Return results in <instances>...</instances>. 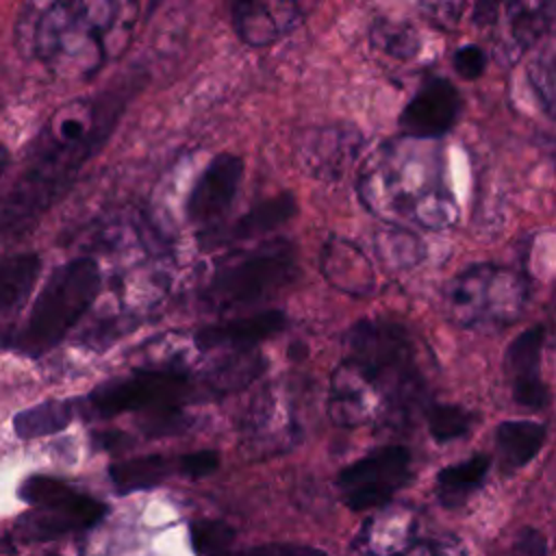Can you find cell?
<instances>
[{"label": "cell", "mask_w": 556, "mask_h": 556, "mask_svg": "<svg viewBox=\"0 0 556 556\" xmlns=\"http://www.w3.org/2000/svg\"><path fill=\"white\" fill-rule=\"evenodd\" d=\"M100 282V267L93 258L80 256L56 267L9 345L30 358L56 348L93 304Z\"/></svg>", "instance_id": "3957f363"}, {"label": "cell", "mask_w": 556, "mask_h": 556, "mask_svg": "<svg viewBox=\"0 0 556 556\" xmlns=\"http://www.w3.org/2000/svg\"><path fill=\"white\" fill-rule=\"evenodd\" d=\"M298 211L295 198L291 193H280L274 198L263 200L254 208H250L245 215H241L228 232H224V241H241L256 235H265L276 230L278 226L287 224Z\"/></svg>", "instance_id": "ac0fdd59"}, {"label": "cell", "mask_w": 556, "mask_h": 556, "mask_svg": "<svg viewBox=\"0 0 556 556\" xmlns=\"http://www.w3.org/2000/svg\"><path fill=\"white\" fill-rule=\"evenodd\" d=\"M243 178V161L237 154H217L195 180L187 198V217L206 226L219 219L232 204Z\"/></svg>", "instance_id": "30bf717a"}, {"label": "cell", "mask_w": 556, "mask_h": 556, "mask_svg": "<svg viewBox=\"0 0 556 556\" xmlns=\"http://www.w3.org/2000/svg\"><path fill=\"white\" fill-rule=\"evenodd\" d=\"M321 0H237L232 26L248 46L263 48L293 33Z\"/></svg>", "instance_id": "52a82bcc"}, {"label": "cell", "mask_w": 556, "mask_h": 556, "mask_svg": "<svg viewBox=\"0 0 556 556\" xmlns=\"http://www.w3.org/2000/svg\"><path fill=\"white\" fill-rule=\"evenodd\" d=\"M83 491H78L76 486H72L70 482L61 480V478H52V476H28L20 486H17V495L22 502L30 504V506H48V504H61L67 500H74L76 495H80Z\"/></svg>", "instance_id": "603a6c76"}, {"label": "cell", "mask_w": 556, "mask_h": 556, "mask_svg": "<svg viewBox=\"0 0 556 556\" xmlns=\"http://www.w3.org/2000/svg\"><path fill=\"white\" fill-rule=\"evenodd\" d=\"M222 556H326V552L308 547V545H293V543H269L256 545L239 552H226Z\"/></svg>", "instance_id": "4316f807"}, {"label": "cell", "mask_w": 556, "mask_h": 556, "mask_svg": "<svg viewBox=\"0 0 556 556\" xmlns=\"http://www.w3.org/2000/svg\"><path fill=\"white\" fill-rule=\"evenodd\" d=\"M163 0H148V13H154V9L161 4Z\"/></svg>", "instance_id": "1f68e13d"}, {"label": "cell", "mask_w": 556, "mask_h": 556, "mask_svg": "<svg viewBox=\"0 0 556 556\" xmlns=\"http://www.w3.org/2000/svg\"><path fill=\"white\" fill-rule=\"evenodd\" d=\"M191 395L193 384L182 371H137L98 384L87 397H78V417L109 419L128 410L172 408Z\"/></svg>", "instance_id": "277c9868"}, {"label": "cell", "mask_w": 556, "mask_h": 556, "mask_svg": "<svg viewBox=\"0 0 556 556\" xmlns=\"http://www.w3.org/2000/svg\"><path fill=\"white\" fill-rule=\"evenodd\" d=\"M91 443L96 450H104V452H113V450H122L130 445V437L122 430H96L91 434Z\"/></svg>", "instance_id": "f546056e"}, {"label": "cell", "mask_w": 556, "mask_h": 556, "mask_svg": "<svg viewBox=\"0 0 556 556\" xmlns=\"http://www.w3.org/2000/svg\"><path fill=\"white\" fill-rule=\"evenodd\" d=\"M41 269V258L35 252L13 254L0 261V315L17 311L30 295Z\"/></svg>", "instance_id": "e0dca14e"}, {"label": "cell", "mask_w": 556, "mask_h": 556, "mask_svg": "<svg viewBox=\"0 0 556 556\" xmlns=\"http://www.w3.org/2000/svg\"><path fill=\"white\" fill-rule=\"evenodd\" d=\"M287 326L282 311H261L241 319L211 324L195 332L198 350H217V348H248L278 334Z\"/></svg>", "instance_id": "7c38bea8"}, {"label": "cell", "mask_w": 556, "mask_h": 556, "mask_svg": "<svg viewBox=\"0 0 556 556\" xmlns=\"http://www.w3.org/2000/svg\"><path fill=\"white\" fill-rule=\"evenodd\" d=\"M545 330L543 326L526 328L517 334V339L508 345L506 358L513 374V397L517 404L526 408H543L549 400L547 387L539 376L541 350H543Z\"/></svg>", "instance_id": "8fae6325"}, {"label": "cell", "mask_w": 556, "mask_h": 556, "mask_svg": "<svg viewBox=\"0 0 556 556\" xmlns=\"http://www.w3.org/2000/svg\"><path fill=\"white\" fill-rule=\"evenodd\" d=\"M528 78L543 109L556 119V37L549 39L534 56Z\"/></svg>", "instance_id": "7402d4cb"}, {"label": "cell", "mask_w": 556, "mask_h": 556, "mask_svg": "<svg viewBox=\"0 0 556 556\" xmlns=\"http://www.w3.org/2000/svg\"><path fill=\"white\" fill-rule=\"evenodd\" d=\"M48 556H56V554H48Z\"/></svg>", "instance_id": "d6a6232c"}, {"label": "cell", "mask_w": 556, "mask_h": 556, "mask_svg": "<svg viewBox=\"0 0 556 556\" xmlns=\"http://www.w3.org/2000/svg\"><path fill=\"white\" fill-rule=\"evenodd\" d=\"M424 11L439 26H452L463 11V0H424Z\"/></svg>", "instance_id": "f1b7e54d"}, {"label": "cell", "mask_w": 556, "mask_h": 556, "mask_svg": "<svg viewBox=\"0 0 556 556\" xmlns=\"http://www.w3.org/2000/svg\"><path fill=\"white\" fill-rule=\"evenodd\" d=\"M460 113V96L447 78H432L408 100L400 113V128L413 139L445 135Z\"/></svg>", "instance_id": "9c48e42d"}, {"label": "cell", "mask_w": 556, "mask_h": 556, "mask_svg": "<svg viewBox=\"0 0 556 556\" xmlns=\"http://www.w3.org/2000/svg\"><path fill=\"white\" fill-rule=\"evenodd\" d=\"M489 467H491V458L486 454H476L465 463L443 467L437 473L439 502L445 508L463 506L473 495V491L482 484Z\"/></svg>", "instance_id": "2e32d148"}, {"label": "cell", "mask_w": 556, "mask_h": 556, "mask_svg": "<svg viewBox=\"0 0 556 556\" xmlns=\"http://www.w3.org/2000/svg\"><path fill=\"white\" fill-rule=\"evenodd\" d=\"M426 421H428L430 437L439 443H447L467 434L471 426V415L456 404H434L430 406Z\"/></svg>", "instance_id": "d4e9b609"}, {"label": "cell", "mask_w": 556, "mask_h": 556, "mask_svg": "<svg viewBox=\"0 0 556 556\" xmlns=\"http://www.w3.org/2000/svg\"><path fill=\"white\" fill-rule=\"evenodd\" d=\"M178 471L185 476V478H191V480H200V478H206L211 476L217 467H219V454L215 450H198V452H189V454H182L178 458Z\"/></svg>", "instance_id": "484cf974"}, {"label": "cell", "mask_w": 556, "mask_h": 556, "mask_svg": "<svg viewBox=\"0 0 556 556\" xmlns=\"http://www.w3.org/2000/svg\"><path fill=\"white\" fill-rule=\"evenodd\" d=\"M9 165H11V152H9V148L0 141V176L7 172Z\"/></svg>", "instance_id": "4dcf8cb0"}, {"label": "cell", "mask_w": 556, "mask_h": 556, "mask_svg": "<svg viewBox=\"0 0 556 556\" xmlns=\"http://www.w3.org/2000/svg\"><path fill=\"white\" fill-rule=\"evenodd\" d=\"M126 0H46L33 24V52L65 74H91L122 26Z\"/></svg>", "instance_id": "7a4b0ae2"}, {"label": "cell", "mask_w": 556, "mask_h": 556, "mask_svg": "<svg viewBox=\"0 0 556 556\" xmlns=\"http://www.w3.org/2000/svg\"><path fill=\"white\" fill-rule=\"evenodd\" d=\"M137 89V78H124L52 115L37 137L30 165L0 204V235L24 232L70 189L83 165L106 143Z\"/></svg>", "instance_id": "6da1fadb"}, {"label": "cell", "mask_w": 556, "mask_h": 556, "mask_svg": "<svg viewBox=\"0 0 556 556\" xmlns=\"http://www.w3.org/2000/svg\"><path fill=\"white\" fill-rule=\"evenodd\" d=\"M235 2H237V0H235Z\"/></svg>", "instance_id": "836d02e7"}, {"label": "cell", "mask_w": 556, "mask_h": 556, "mask_svg": "<svg viewBox=\"0 0 556 556\" xmlns=\"http://www.w3.org/2000/svg\"><path fill=\"white\" fill-rule=\"evenodd\" d=\"M293 271L295 263L291 250L276 245L222 269L208 287V298L224 308L248 304L282 287Z\"/></svg>", "instance_id": "5b68a950"}, {"label": "cell", "mask_w": 556, "mask_h": 556, "mask_svg": "<svg viewBox=\"0 0 556 556\" xmlns=\"http://www.w3.org/2000/svg\"><path fill=\"white\" fill-rule=\"evenodd\" d=\"M556 17V0H506V24L519 52L536 46Z\"/></svg>", "instance_id": "4fadbf2b"}, {"label": "cell", "mask_w": 556, "mask_h": 556, "mask_svg": "<svg viewBox=\"0 0 556 556\" xmlns=\"http://www.w3.org/2000/svg\"><path fill=\"white\" fill-rule=\"evenodd\" d=\"M172 473V465L161 454H148L139 458L117 460L109 467V480L119 495L152 489Z\"/></svg>", "instance_id": "d6986e66"}, {"label": "cell", "mask_w": 556, "mask_h": 556, "mask_svg": "<svg viewBox=\"0 0 556 556\" xmlns=\"http://www.w3.org/2000/svg\"><path fill=\"white\" fill-rule=\"evenodd\" d=\"M369 35H371V43L378 50L395 59H413L421 48V39L410 24L393 22L387 17H378L371 24Z\"/></svg>", "instance_id": "44dd1931"}, {"label": "cell", "mask_w": 556, "mask_h": 556, "mask_svg": "<svg viewBox=\"0 0 556 556\" xmlns=\"http://www.w3.org/2000/svg\"><path fill=\"white\" fill-rule=\"evenodd\" d=\"M109 513V506L89 493H80L74 500L48 506H33V510L17 517L13 539L20 543L52 541L70 532L87 530L100 523Z\"/></svg>", "instance_id": "ba28073f"}, {"label": "cell", "mask_w": 556, "mask_h": 556, "mask_svg": "<svg viewBox=\"0 0 556 556\" xmlns=\"http://www.w3.org/2000/svg\"><path fill=\"white\" fill-rule=\"evenodd\" d=\"M358 146H361V135L350 126L321 128L317 130L315 137H308L304 143L308 161L321 169L337 167V165L341 169V165L352 159Z\"/></svg>", "instance_id": "ffe728a7"}, {"label": "cell", "mask_w": 556, "mask_h": 556, "mask_svg": "<svg viewBox=\"0 0 556 556\" xmlns=\"http://www.w3.org/2000/svg\"><path fill=\"white\" fill-rule=\"evenodd\" d=\"M486 67V54L478 46H463L454 52V70L465 78H478Z\"/></svg>", "instance_id": "83f0119b"}, {"label": "cell", "mask_w": 556, "mask_h": 556, "mask_svg": "<svg viewBox=\"0 0 556 556\" xmlns=\"http://www.w3.org/2000/svg\"><path fill=\"white\" fill-rule=\"evenodd\" d=\"M545 426L530 419L502 421L495 430V443L500 460L506 469H519L528 465L545 443Z\"/></svg>", "instance_id": "5bb4252c"}, {"label": "cell", "mask_w": 556, "mask_h": 556, "mask_svg": "<svg viewBox=\"0 0 556 556\" xmlns=\"http://www.w3.org/2000/svg\"><path fill=\"white\" fill-rule=\"evenodd\" d=\"M78 417V397L76 400H46L30 408L20 410L13 417V430L20 439H39L56 434Z\"/></svg>", "instance_id": "9a60e30c"}, {"label": "cell", "mask_w": 556, "mask_h": 556, "mask_svg": "<svg viewBox=\"0 0 556 556\" xmlns=\"http://www.w3.org/2000/svg\"><path fill=\"white\" fill-rule=\"evenodd\" d=\"M410 452L404 445H384L339 471L337 484L350 510L384 504L408 480Z\"/></svg>", "instance_id": "8992f818"}, {"label": "cell", "mask_w": 556, "mask_h": 556, "mask_svg": "<svg viewBox=\"0 0 556 556\" xmlns=\"http://www.w3.org/2000/svg\"><path fill=\"white\" fill-rule=\"evenodd\" d=\"M191 547L198 556H222L235 541V530L217 519H202L189 526Z\"/></svg>", "instance_id": "cb8c5ba5"}]
</instances>
